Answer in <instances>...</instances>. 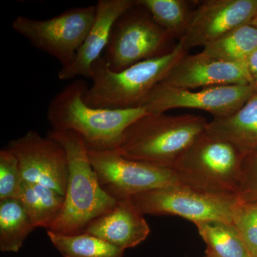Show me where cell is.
<instances>
[{"label":"cell","mask_w":257,"mask_h":257,"mask_svg":"<svg viewBox=\"0 0 257 257\" xmlns=\"http://www.w3.org/2000/svg\"><path fill=\"white\" fill-rule=\"evenodd\" d=\"M88 85L82 79L67 84L51 100L47 117L52 130L75 132L88 151H116L126 128L147 114L145 108L105 109L84 102Z\"/></svg>","instance_id":"1"},{"label":"cell","mask_w":257,"mask_h":257,"mask_svg":"<svg viewBox=\"0 0 257 257\" xmlns=\"http://www.w3.org/2000/svg\"><path fill=\"white\" fill-rule=\"evenodd\" d=\"M47 136L63 146L68 163L63 207L47 231L64 235L81 234L91 221L111 211L117 201L101 188L89 162L87 147L79 134L71 130H51Z\"/></svg>","instance_id":"2"},{"label":"cell","mask_w":257,"mask_h":257,"mask_svg":"<svg viewBox=\"0 0 257 257\" xmlns=\"http://www.w3.org/2000/svg\"><path fill=\"white\" fill-rule=\"evenodd\" d=\"M207 124L198 115L147 113L126 128L116 152L128 160L172 169Z\"/></svg>","instance_id":"3"},{"label":"cell","mask_w":257,"mask_h":257,"mask_svg":"<svg viewBox=\"0 0 257 257\" xmlns=\"http://www.w3.org/2000/svg\"><path fill=\"white\" fill-rule=\"evenodd\" d=\"M187 53L179 42L168 53L139 62L120 72L111 71L101 57L92 65V84L84 93V102L99 109L142 107L152 89Z\"/></svg>","instance_id":"4"},{"label":"cell","mask_w":257,"mask_h":257,"mask_svg":"<svg viewBox=\"0 0 257 257\" xmlns=\"http://www.w3.org/2000/svg\"><path fill=\"white\" fill-rule=\"evenodd\" d=\"M244 157L234 145L205 131L182 154L172 170L179 182L187 187L238 197Z\"/></svg>","instance_id":"5"},{"label":"cell","mask_w":257,"mask_h":257,"mask_svg":"<svg viewBox=\"0 0 257 257\" xmlns=\"http://www.w3.org/2000/svg\"><path fill=\"white\" fill-rule=\"evenodd\" d=\"M172 38L146 8L135 3L115 22L103 60L112 72L165 55Z\"/></svg>","instance_id":"6"},{"label":"cell","mask_w":257,"mask_h":257,"mask_svg":"<svg viewBox=\"0 0 257 257\" xmlns=\"http://www.w3.org/2000/svg\"><path fill=\"white\" fill-rule=\"evenodd\" d=\"M96 5L73 8L45 20L19 16L12 28L25 37L32 47L57 59L66 67L73 62L92 28Z\"/></svg>","instance_id":"7"},{"label":"cell","mask_w":257,"mask_h":257,"mask_svg":"<svg viewBox=\"0 0 257 257\" xmlns=\"http://www.w3.org/2000/svg\"><path fill=\"white\" fill-rule=\"evenodd\" d=\"M144 214L177 216L195 224L219 221L232 223L238 197L217 195L183 184L141 193L130 198Z\"/></svg>","instance_id":"8"},{"label":"cell","mask_w":257,"mask_h":257,"mask_svg":"<svg viewBox=\"0 0 257 257\" xmlns=\"http://www.w3.org/2000/svg\"><path fill=\"white\" fill-rule=\"evenodd\" d=\"M88 157L101 188L116 201L182 184L172 169L128 160L116 151H88Z\"/></svg>","instance_id":"9"},{"label":"cell","mask_w":257,"mask_h":257,"mask_svg":"<svg viewBox=\"0 0 257 257\" xmlns=\"http://www.w3.org/2000/svg\"><path fill=\"white\" fill-rule=\"evenodd\" d=\"M256 91L252 84L216 86L193 91L159 83L142 107L148 113H165L178 108L199 109L210 113L213 118L224 117L237 111Z\"/></svg>","instance_id":"10"},{"label":"cell","mask_w":257,"mask_h":257,"mask_svg":"<svg viewBox=\"0 0 257 257\" xmlns=\"http://www.w3.org/2000/svg\"><path fill=\"white\" fill-rule=\"evenodd\" d=\"M7 148L18 158L23 180L54 189L65 197L68 163L63 146L55 139L29 131Z\"/></svg>","instance_id":"11"},{"label":"cell","mask_w":257,"mask_h":257,"mask_svg":"<svg viewBox=\"0 0 257 257\" xmlns=\"http://www.w3.org/2000/svg\"><path fill=\"white\" fill-rule=\"evenodd\" d=\"M257 15V0H207L193 10L188 28L179 41L184 50L205 47L228 32L250 23Z\"/></svg>","instance_id":"12"},{"label":"cell","mask_w":257,"mask_h":257,"mask_svg":"<svg viewBox=\"0 0 257 257\" xmlns=\"http://www.w3.org/2000/svg\"><path fill=\"white\" fill-rule=\"evenodd\" d=\"M182 89L253 84L247 68L212 58L202 52L185 54L160 82Z\"/></svg>","instance_id":"13"},{"label":"cell","mask_w":257,"mask_h":257,"mask_svg":"<svg viewBox=\"0 0 257 257\" xmlns=\"http://www.w3.org/2000/svg\"><path fill=\"white\" fill-rule=\"evenodd\" d=\"M135 3L136 0H99L96 5V16L92 28L73 62L61 68L59 79L92 78V65L104 53L115 22Z\"/></svg>","instance_id":"14"},{"label":"cell","mask_w":257,"mask_h":257,"mask_svg":"<svg viewBox=\"0 0 257 257\" xmlns=\"http://www.w3.org/2000/svg\"><path fill=\"white\" fill-rule=\"evenodd\" d=\"M144 215L131 199L117 201L111 211L91 221L84 232L122 250L135 247L150 233Z\"/></svg>","instance_id":"15"},{"label":"cell","mask_w":257,"mask_h":257,"mask_svg":"<svg viewBox=\"0 0 257 257\" xmlns=\"http://www.w3.org/2000/svg\"><path fill=\"white\" fill-rule=\"evenodd\" d=\"M206 132L234 145L244 156L257 153V91L233 114L208 121Z\"/></svg>","instance_id":"16"},{"label":"cell","mask_w":257,"mask_h":257,"mask_svg":"<svg viewBox=\"0 0 257 257\" xmlns=\"http://www.w3.org/2000/svg\"><path fill=\"white\" fill-rule=\"evenodd\" d=\"M18 199L34 227L50 229L60 215L64 197L54 189L23 181Z\"/></svg>","instance_id":"17"},{"label":"cell","mask_w":257,"mask_h":257,"mask_svg":"<svg viewBox=\"0 0 257 257\" xmlns=\"http://www.w3.org/2000/svg\"><path fill=\"white\" fill-rule=\"evenodd\" d=\"M256 48L257 26L250 22L206 45L202 52L216 60L246 67L248 56Z\"/></svg>","instance_id":"18"},{"label":"cell","mask_w":257,"mask_h":257,"mask_svg":"<svg viewBox=\"0 0 257 257\" xmlns=\"http://www.w3.org/2000/svg\"><path fill=\"white\" fill-rule=\"evenodd\" d=\"M18 199L0 200V250L18 252L35 229Z\"/></svg>","instance_id":"19"},{"label":"cell","mask_w":257,"mask_h":257,"mask_svg":"<svg viewBox=\"0 0 257 257\" xmlns=\"http://www.w3.org/2000/svg\"><path fill=\"white\" fill-rule=\"evenodd\" d=\"M207 249L217 257H251L237 230L231 223L209 221L195 223Z\"/></svg>","instance_id":"20"},{"label":"cell","mask_w":257,"mask_h":257,"mask_svg":"<svg viewBox=\"0 0 257 257\" xmlns=\"http://www.w3.org/2000/svg\"><path fill=\"white\" fill-rule=\"evenodd\" d=\"M47 235L64 257H124V250L87 233L64 235L47 231Z\"/></svg>","instance_id":"21"},{"label":"cell","mask_w":257,"mask_h":257,"mask_svg":"<svg viewBox=\"0 0 257 257\" xmlns=\"http://www.w3.org/2000/svg\"><path fill=\"white\" fill-rule=\"evenodd\" d=\"M171 37L182 38L188 28L193 10L184 0H137Z\"/></svg>","instance_id":"22"},{"label":"cell","mask_w":257,"mask_h":257,"mask_svg":"<svg viewBox=\"0 0 257 257\" xmlns=\"http://www.w3.org/2000/svg\"><path fill=\"white\" fill-rule=\"evenodd\" d=\"M231 224L251 254L257 256V201L243 202L238 199Z\"/></svg>","instance_id":"23"},{"label":"cell","mask_w":257,"mask_h":257,"mask_svg":"<svg viewBox=\"0 0 257 257\" xmlns=\"http://www.w3.org/2000/svg\"><path fill=\"white\" fill-rule=\"evenodd\" d=\"M18 158L10 150L0 151V200L18 199L23 182Z\"/></svg>","instance_id":"24"},{"label":"cell","mask_w":257,"mask_h":257,"mask_svg":"<svg viewBox=\"0 0 257 257\" xmlns=\"http://www.w3.org/2000/svg\"><path fill=\"white\" fill-rule=\"evenodd\" d=\"M238 199L243 202L257 201V153L245 156L242 166V182Z\"/></svg>","instance_id":"25"},{"label":"cell","mask_w":257,"mask_h":257,"mask_svg":"<svg viewBox=\"0 0 257 257\" xmlns=\"http://www.w3.org/2000/svg\"><path fill=\"white\" fill-rule=\"evenodd\" d=\"M246 67L253 84L257 87V48L248 56Z\"/></svg>","instance_id":"26"},{"label":"cell","mask_w":257,"mask_h":257,"mask_svg":"<svg viewBox=\"0 0 257 257\" xmlns=\"http://www.w3.org/2000/svg\"><path fill=\"white\" fill-rule=\"evenodd\" d=\"M203 257H217L214 254V253H211V251H208V250H206L205 255H204Z\"/></svg>","instance_id":"27"},{"label":"cell","mask_w":257,"mask_h":257,"mask_svg":"<svg viewBox=\"0 0 257 257\" xmlns=\"http://www.w3.org/2000/svg\"><path fill=\"white\" fill-rule=\"evenodd\" d=\"M251 23L254 24V25H256L257 26V15H256V17H255V18L253 19V20L252 21H251Z\"/></svg>","instance_id":"28"},{"label":"cell","mask_w":257,"mask_h":257,"mask_svg":"<svg viewBox=\"0 0 257 257\" xmlns=\"http://www.w3.org/2000/svg\"><path fill=\"white\" fill-rule=\"evenodd\" d=\"M251 257H257V256H251Z\"/></svg>","instance_id":"29"}]
</instances>
